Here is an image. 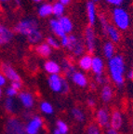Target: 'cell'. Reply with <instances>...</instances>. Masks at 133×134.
Masks as SVG:
<instances>
[{"label": "cell", "mask_w": 133, "mask_h": 134, "mask_svg": "<svg viewBox=\"0 0 133 134\" xmlns=\"http://www.w3.org/2000/svg\"><path fill=\"white\" fill-rule=\"evenodd\" d=\"M44 69L50 75H59L62 71L60 65L54 61H47L44 63Z\"/></svg>", "instance_id": "obj_16"}, {"label": "cell", "mask_w": 133, "mask_h": 134, "mask_svg": "<svg viewBox=\"0 0 133 134\" xmlns=\"http://www.w3.org/2000/svg\"><path fill=\"white\" fill-rule=\"evenodd\" d=\"M42 126H43V119L40 116L34 115L27 123V125L25 126L26 134H38Z\"/></svg>", "instance_id": "obj_8"}, {"label": "cell", "mask_w": 133, "mask_h": 134, "mask_svg": "<svg viewBox=\"0 0 133 134\" xmlns=\"http://www.w3.org/2000/svg\"><path fill=\"white\" fill-rule=\"evenodd\" d=\"M19 99L21 103L25 108L30 109L34 106V97L33 95L27 91H23L19 94Z\"/></svg>", "instance_id": "obj_15"}, {"label": "cell", "mask_w": 133, "mask_h": 134, "mask_svg": "<svg viewBox=\"0 0 133 134\" xmlns=\"http://www.w3.org/2000/svg\"><path fill=\"white\" fill-rule=\"evenodd\" d=\"M92 1H93V2L95 3V2H99V1H100V0H92Z\"/></svg>", "instance_id": "obj_53"}, {"label": "cell", "mask_w": 133, "mask_h": 134, "mask_svg": "<svg viewBox=\"0 0 133 134\" xmlns=\"http://www.w3.org/2000/svg\"><path fill=\"white\" fill-rule=\"evenodd\" d=\"M56 126L59 130H60V134H67L68 133V130H69V128H68V125L65 123L64 121L63 120H58L56 122Z\"/></svg>", "instance_id": "obj_32"}, {"label": "cell", "mask_w": 133, "mask_h": 134, "mask_svg": "<svg viewBox=\"0 0 133 134\" xmlns=\"http://www.w3.org/2000/svg\"><path fill=\"white\" fill-rule=\"evenodd\" d=\"M102 50H103V54L105 56L106 59H112L113 57L114 56V43L112 41H107L104 43L103 48H102Z\"/></svg>", "instance_id": "obj_26"}, {"label": "cell", "mask_w": 133, "mask_h": 134, "mask_svg": "<svg viewBox=\"0 0 133 134\" xmlns=\"http://www.w3.org/2000/svg\"><path fill=\"white\" fill-rule=\"evenodd\" d=\"M128 78L129 80H133V70H129V73H128Z\"/></svg>", "instance_id": "obj_46"}, {"label": "cell", "mask_w": 133, "mask_h": 134, "mask_svg": "<svg viewBox=\"0 0 133 134\" xmlns=\"http://www.w3.org/2000/svg\"><path fill=\"white\" fill-rule=\"evenodd\" d=\"M95 81L96 83L100 84V85H108V78L104 76L103 75H96Z\"/></svg>", "instance_id": "obj_36"}, {"label": "cell", "mask_w": 133, "mask_h": 134, "mask_svg": "<svg viewBox=\"0 0 133 134\" xmlns=\"http://www.w3.org/2000/svg\"><path fill=\"white\" fill-rule=\"evenodd\" d=\"M4 131L5 134H26L23 122L16 116H10L7 119Z\"/></svg>", "instance_id": "obj_3"}, {"label": "cell", "mask_w": 133, "mask_h": 134, "mask_svg": "<svg viewBox=\"0 0 133 134\" xmlns=\"http://www.w3.org/2000/svg\"><path fill=\"white\" fill-rule=\"evenodd\" d=\"M6 94H7V96L12 98V97L18 95V90H16L15 88H13L12 87H8V88L6 90Z\"/></svg>", "instance_id": "obj_38"}, {"label": "cell", "mask_w": 133, "mask_h": 134, "mask_svg": "<svg viewBox=\"0 0 133 134\" xmlns=\"http://www.w3.org/2000/svg\"><path fill=\"white\" fill-rule=\"evenodd\" d=\"M35 50L39 56L43 57V58H48V57L50 56V54H51L52 48H51V47L47 44V43H40V44L35 46Z\"/></svg>", "instance_id": "obj_18"}, {"label": "cell", "mask_w": 133, "mask_h": 134, "mask_svg": "<svg viewBox=\"0 0 133 134\" xmlns=\"http://www.w3.org/2000/svg\"><path fill=\"white\" fill-rule=\"evenodd\" d=\"M96 121L101 128H108L110 127V115L107 109L101 108L96 113Z\"/></svg>", "instance_id": "obj_9"}, {"label": "cell", "mask_w": 133, "mask_h": 134, "mask_svg": "<svg viewBox=\"0 0 133 134\" xmlns=\"http://www.w3.org/2000/svg\"><path fill=\"white\" fill-rule=\"evenodd\" d=\"M99 21H100L101 26H102V33H103L104 35H106V31H107V28H108L109 24H110V23H108V20H107V18H106L105 15L101 14L100 17H99Z\"/></svg>", "instance_id": "obj_33"}, {"label": "cell", "mask_w": 133, "mask_h": 134, "mask_svg": "<svg viewBox=\"0 0 133 134\" xmlns=\"http://www.w3.org/2000/svg\"><path fill=\"white\" fill-rule=\"evenodd\" d=\"M60 68L63 70V74H64L66 76H68V77H71V76L74 75V73L75 72V64H74L73 62L71 61L70 59H67V58L63 60Z\"/></svg>", "instance_id": "obj_14"}, {"label": "cell", "mask_w": 133, "mask_h": 134, "mask_svg": "<svg viewBox=\"0 0 133 134\" xmlns=\"http://www.w3.org/2000/svg\"><path fill=\"white\" fill-rule=\"evenodd\" d=\"M58 21H59V23H60L62 28H63V30L64 31V33L66 34V35L67 34H70L71 32L73 31L74 25L69 17L63 16V17H60V18H59Z\"/></svg>", "instance_id": "obj_23"}, {"label": "cell", "mask_w": 133, "mask_h": 134, "mask_svg": "<svg viewBox=\"0 0 133 134\" xmlns=\"http://www.w3.org/2000/svg\"><path fill=\"white\" fill-rule=\"evenodd\" d=\"M87 106L90 107V108H94V107H95V105H96L95 100H94L93 99H91V98L87 99Z\"/></svg>", "instance_id": "obj_43"}, {"label": "cell", "mask_w": 133, "mask_h": 134, "mask_svg": "<svg viewBox=\"0 0 133 134\" xmlns=\"http://www.w3.org/2000/svg\"><path fill=\"white\" fill-rule=\"evenodd\" d=\"M85 45L87 51L92 54L96 48V35L91 26H87L85 30Z\"/></svg>", "instance_id": "obj_6"}, {"label": "cell", "mask_w": 133, "mask_h": 134, "mask_svg": "<svg viewBox=\"0 0 133 134\" xmlns=\"http://www.w3.org/2000/svg\"><path fill=\"white\" fill-rule=\"evenodd\" d=\"M6 81H7V78L5 77V75L0 72V88L6 85Z\"/></svg>", "instance_id": "obj_42"}, {"label": "cell", "mask_w": 133, "mask_h": 134, "mask_svg": "<svg viewBox=\"0 0 133 134\" xmlns=\"http://www.w3.org/2000/svg\"><path fill=\"white\" fill-rule=\"evenodd\" d=\"M90 88H91V90H94L96 88V84L95 83H90Z\"/></svg>", "instance_id": "obj_47"}, {"label": "cell", "mask_w": 133, "mask_h": 134, "mask_svg": "<svg viewBox=\"0 0 133 134\" xmlns=\"http://www.w3.org/2000/svg\"><path fill=\"white\" fill-rule=\"evenodd\" d=\"M9 0H0V2H4V3H6V2H8Z\"/></svg>", "instance_id": "obj_51"}, {"label": "cell", "mask_w": 133, "mask_h": 134, "mask_svg": "<svg viewBox=\"0 0 133 134\" xmlns=\"http://www.w3.org/2000/svg\"><path fill=\"white\" fill-rule=\"evenodd\" d=\"M112 18L114 25L117 29L121 31H125L129 27L130 24V18L127 10L122 8H114L112 12Z\"/></svg>", "instance_id": "obj_2"}, {"label": "cell", "mask_w": 133, "mask_h": 134, "mask_svg": "<svg viewBox=\"0 0 133 134\" xmlns=\"http://www.w3.org/2000/svg\"><path fill=\"white\" fill-rule=\"evenodd\" d=\"M106 134H119V133L117 132V130H114L112 128H108L107 130H106Z\"/></svg>", "instance_id": "obj_44"}, {"label": "cell", "mask_w": 133, "mask_h": 134, "mask_svg": "<svg viewBox=\"0 0 133 134\" xmlns=\"http://www.w3.org/2000/svg\"><path fill=\"white\" fill-rule=\"evenodd\" d=\"M40 109L43 113L47 114V115H51L53 114V107L48 102H42L40 104Z\"/></svg>", "instance_id": "obj_31"}, {"label": "cell", "mask_w": 133, "mask_h": 134, "mask_svg": "<svg viewBox=\"0 0 133 134\" xmlns=\"http://www.w3.org/2000/svg\"><path fill=\"white\" fill-rule=\"evenodd\" d=\"M0 70H1V73L5 75V77L9 79L11 82L21 81V78L19 75V74H18V72H17L9 63H1Z\"/></svg>", "instance_id": "obj_7"}, {"label": "cell", "mask_w": 133, "mask_h": 134, "mask_svg": "<svg viewBox=\"0 0 133 134\" xmlns=\"http://www.w3.org/2000/svg\"><path fill=\"white\" fill-rule=\"evenodd\" d=\"M59 2H60V4H63V6H67V5L70 4L71 0H59Z\"/></svg>", "instance_id": "obj_45"}, {"label": "cell", "mask_w": 133, "mask_h": 134, "mask_svg": "<svg viewBox=\"0 0 133 134\" xmlns=\"http://www.w3.org/2000/svg\"><path fill=\"white\" fill-rule=\"evenodd\" d=\"M72 115L78 122H83L85 120V114L83 113L81 109L77 108V107L72 109Z\"/></svg>", "instance_id": "obj_29"}, {"label": "cell", "mask_w": 133, "mask_h": 134, "mask_svg": "<svg viewBox=\"0 0 133 134\" xmlns=\"http://www.w3.org/2000/svg\"><path fill=\"white\" fill-rule=\"evenodd\" d=\"M72 81L75 84H76L77 86L84 88L87 85V78L84 74H82L81 72H76L75 71L74 73V75L71 76Z\"/></svg>", "instance_id": "obj_22"}, {"label": "cell", "mask_w": 133, "mask_h": 134, "mask_svg": "<svg viewBox=\"0 0 133 134\" xmlns=\"http://www.w3.org/2000/svg\"><path fill=\"white\" fill-rule=\"evenodd\" d=\"M68 45H69V37H68V36L66 35L64 37L60 38V46L64 47V48H67V47H68Z\"/></svg>", "instance_id": "obj_41"}, {"label": "cell", "mask_w": 133, "mask_h": 134, "mask_svg": "<svg viewBox=\"0 0 133 134\" xmlns=\"http://www.w3.org/2000/svg\"><path fill=\"white\" fill-rule=\"evenodd\" d=\"M69 45L67 47L71 52L73 53L75 56H81L86 49V45L81 39L77 38L74 35H69Z\"/></svg>", "instance_id": "obj_5"}, {"label": "cell", "mask_w": 133, "mask_h": 134, "mask_svg": "<svg viewBox=\"0 0 133 134\" xmlns=\"http://www.w3.org/2000/svg\"><path fill=\"white\" fill-rule=\"evenodd\" d=\"M105 36H108L113 43H117V42H119V40L121 38L120 33H119L118 29L114 24H111V23L109 24L108 28H107Z\"/></svg>", "instance_id": "obj_19"}, {"label": "cell", "mask_w": 133, "mask_h": 134, "mask_svg": "<svg viewBox=\"0 0 133 134\" xmlns=\"http://www.w3.org/2000/svg\"><path fill=\"white\" fill-rule=\"evenodd\" d=\"M38 16L40 18H46L52 15V5L49 3H44L38 8Z\"/></svg>", "instance_id": "obj_24"}, {"label": "cell", "mask_w": 133, "mask_h": 134, "mask_svg": "<svg viewBox=\"0 0 133 134\" xmlns=\"http://www.w3.org/2000/svg\"><path fill=\"white\" fill-rule=\"evenodd\" d=\"M65 10V7L60 2H56L52 5V14L57 18H60L63 16Z\"/></svg>", "instance_id": "obj_28"}, {"label": "cell", "mask_w": 133, "mask_h": 134, "mask_svg": "<svg viewBox=\"0 0 133 134\" xmlns=\"http://www.w3.org/2000/svg\"><path fill=\"white\" fill-rule=\"evenodd\" d=\"M14 2L17 6H21V0H14Z\"/></svg>", "instance_id": "obj_48"}, {"label": "cell", "mask_w": 133, "mask_h": 134, "mask_svg": "<svg viewBox=\"0 0 133 134\" xmlns=\"http://www.w3.org/2000/svg\"><path fill=\"white\" fill-rule=\"evenodd\" d=\"M92 59H93V57L91 56V54L83 55L78 61L79 67L82 70H84V71H90V70H91Z\"/></svg>", "instance_id": "obj_20"}, {"label": "cell", "mask_w": 133, "mask_h": 134, "mask_svg": "<svg viewBox=\"0 0 133 134\" xmlns=\"http://www.w3.org/2000/svg\"><path fill=\"white\" fill-rule=\"evenodd\" d=\"M87 134H102V132L97 124H90L87 129Z\"/></svg>", "instance_id": "obj_35"}, {"label": "cell", "mask_w": 133, "mask_h": 134, "mask_svg": "<svg viewBox=\"0 0 133 134\" xmlns=\"http://www.w3.org/2000/svg\"><path fill=\"white\" fill-rule=\"evenodd\" d=\"M105 1L108 3V4L112 5V6H115L117 8L121 6L122 3L124 2V0H105Z\"/></svg>", "instance_id": "obj_39"}, {"label": "cell", "mask_w": 133, "mask_h": 134, "mask_svg": "<svg viewBox=\"0 0 133 134\" xmlns=\"http://www.w3.org/2000/svg\"><path fill=\"white\" fill-rule=\"evenodd\" d=\"M13 36H14V34L10 29H8L5 25L0 24V46L9 43Z\"/></svg>", "instance_id": "obj_11"}, {"label": "cell", "mask_w": 133, "mask_h": 134, "mask_svg": "<svg viewBox=\"0 0 133 134\" xmlns=\"http://www.w3.org/2000/svg\"><path fill=\"white\" fill-rule=\"evenodd\" d=\"M104 69V63L102 59L99 56L93 57L92 59V65H91V70L94 74L96 75H102Z\"/></svg>", "instance_id": "obj_17"}, {"label": "cell", "mask_w": 133, "mask_h": 134, "mask_svg": "<svg viewBox=\"0 0 133 134\" xmlns=\"http://www.w3.org/2000/svg\"><path fill=\"white\" fill-rule=\"evenodd\" d=\"M69 92V84L66 81V79L63 77H62V90L60 93L62 94H67Z\"/></svg>", "instance_id": "obj_37"}, {"label": "cell", "mask_w": 133, "mask_h": 134, "mask_svg": "<svg viewBox=\"0 0 133 134\" xmlns=\"http://www.w3.org/2000/svg\"><path fill=\"white\" fill-rule=\"evenodd\" d=\"M87 21H88V24L90 26H93L96 23V20H97V10H96V6L95 3L90 0L87 3Z\"/></svg>", "instance_id": "obj_10"}, {"label": "cell", "mask_w": 133, "mask_h": 134, "mask_svg": "<svg viewBox=\"0 0 133 134\" xmlns=\"http://www.w3.org/2000/svg\"><path fill=\"white\" fill-rule=\"evenodd\" d=\"M43 39V35L39 30H35V31L32 32L29 36H27V40L30 44L36 45L39 44V42Z\"/></svg>", "instance_id": "obj_27"}, {"label": "cell", "mask_w": 133, "mask_h": 134, "mask_svg": "<svg viewBox=\"0 0 133 134\" xmlns=\"http://www.w3.org/2000/svg\"><path fill=\"white\" fill-rule=\"evenodd\" d=\"M108 67L112 80L117 87H122L125 82V62L122 56H114L108 62Z\"/></svg>", "instance_id": "obj_1"}, {"label": "cell", "mask_w": 133, "mask_h": 134, "mask_svg": "<svg viewBox=\"0 0 133 134\" xmlns=\"http://www.w3.org/2000/svg\"><path fill=\"white\" fill-rule=\"evenodd\" d=\"M132 70H133V63H132Z\"/></svg>", "instance_id": "obj_54"}, {"label": "cell", "mask_w": 133, "mask_h": 134, "mask_svg": "<svg viewBox=\"0 0 133 134\" xmlns=\"http://www.w3.org/2000/svg\"><path fill=\"white\" fill-rule=\"evenodd\" d=\"M10 87H12L13 88H15L16 90H20L23 87V83L21 81H18V82H11Z\"/></svg>", "instance_id": "obj_40"}, {"label": "cell", "mask_w": 133, "mask_h": 134, "mask_svg": "<svg viewBox=\"0 0 133 134\" xmlns=\"http://www.w3.org/2000/svg\"><path fill=\"white\" fill-rule=\"evenodd\" d=\"M38 29V23L35 19H23L15 25L14 31L23 36H29L32 32Z\"/></svg>", "instance_id": "obj_4"}, {"label": "cell", "mask_w": 133, "mask_h": 134, "mask_svg": "<svg viewBox=\"0 0 133 134\" xmlns=\"http://www.w3.org/2000/svg\"><path fill=\"white\" fill-rule=\"evenodd\" d=\"M132 126H133V124H132Z\"/></svg>", "instance_id": "obj_55"}, {"label": "cell", "mask_w": 133, "mask_h": 134, "mask_svg": "<svg viewBox=\"0 0 133 134\" xmlns=\"http://www.w3.org/2000/svg\"><path fill=\"white\" fill-rule=\"evenodd\" d=\"M15 107H16V103L14 102V100L12 98H10V97H8L5 100V109H6V111L9 112V113H13L15 111Z\"/></svg>", "instance_id": "obj_30"}, {"label": "cell", "mask_w": 133, "mask_h": 134, "mask_svg": "<svg viewBox=\"0 0 133 134\" xmlns=\"http://www.w3.org/2000/svg\"><path fill=\"white\" fill-rule=\"evenodd\" d=\"M49 27H50V30H51L53 33L56 35L57 36L59 37L63 38L66 36V34L64 33V31L63 30L62 26H60V23L57 19H51L49 21Z\"/></svg>", "instance_id": "obj_21"}, {"label": "cell", "mask_w": 133, "mask_h": 134, "mask_svg": "<svg viewBox=\"0 0 133 134\" xmlns=\"http://www.w3.org/2000/svg\"><path fill=\"white\" fill-rule=\"evenodd\" d=\"M46 43L48 45H49L51 47V48H55V49H58L60 48V43L56 39L55 37L53 36H48L46 39Z\"/></svg>", "instance_id": "obj_34"}, {"label": "cell", "mask_w": 133, "mask_h": 134, "mask_svg": "<svg viewBox=\"0 0 133 134\" xmlns=\"http://www.w3.org/2000/svg\"><path fill=\"white\" fill-rule=\"evenodd\" d=\"M123 125V117L119 111H114L110 118V128L117 130Z\"/></svg>", "instance_id": "obj_13"}, {"label": "cell", "mask_w": 133, "mask_h": 134, "mask_svg": "<svg viewBox=\"0 0 133 134\" xmlns=\"http://www.w3.org/2000/svg\"><path fill=\"white\" fill-rule=\"evenodd\" d=\"M101 97L102 100L104 103H109L113 98V88L110 85H104L102 88V92H101Z\"/></svg>", "instance_id": "obj_25"}, {"label": "cell", "mask_w": 133, "mask_h": 134, "mask_svg": "<svg viewBox=\"0 0 133 134\" xmlns=\"http://www.w3.org/2000/svg\"><path fill=\"white\" fill-rule=\"evenodd\" d=\"M33 1H34V2H36V3H37V2H41L42 0H33Z\"/></svg>", "instance_id": "obj_52"}, {"label": "cell", "mask_w": 133, "mask_h": 134, "mask_svg": "<svg viewBox=\"0 0 133 134\" xmlns=\"http://www.w3.org/2000/svg\"><path fill=\"white\" fill-rule=\"evenodd\" d=\"M53 134H60V130H58V129H55L54 131H53Z\"/></svg>", "instance_id": "obj_49"}, {"label": "cell", "mask_w": 133, "mask_h": 134, "mask_svg": "<svg viewBox=\"0 0 133 134\" xmlns=\"http://www.w3.org/2000/svg\"><path fill=\"white\" fill-rule=\"evenodd\" d=\"M2 93H3V92H2V88H0V99H1V97H2Z\"/></svg>", "instance_id": "obj_50"}, {"label": "cell", "mask_w": 133, "mask_h": 134, "mask_svg": "<svg viewBox=\"0 0 133 134\" xmlns=\"http://www.w3.org/2000/svg\"><path fill=\"white\" fill-rule=\"evenodd\" d=\"M48 85L52 91L60 92L62 90V76L60 75H50L48 77Z\"/></svg>", "instance_id": "obj_12"}]
</instances>
